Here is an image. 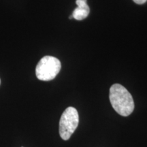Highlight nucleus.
Returning <instances> with one entry per match:
<instances>
[{
    "instance_id": "obj_1",
    "label": "nucleus",
    "mask_w": 147,
    "mask_h": 147,
    "mask_svg": "<svg viewBox=\"0 0 147 147\" xmlns=\"http://www.w3.org/2000/svg\"><path fill=\"white\" fill-rule=\"evenodd\" d=\"M109 98L114 110L123 117L133 113L134 102L130 93L120 84H114L110 89Z\"/></svg>"
},
{
    "instance_id": "obj_3",
    "label": "nucleus",
    "mask_w": 147,
    "mask_h": 147,
    "mask_svg": "<svg viewBox=\"0 0 147 147\" xmlns=\"http://www.w3.org/2000/svg\"><path fill=\"white\" fill-rule=\"evenodd\" d=\"M79 123V115L77 110L68 107L64 110L59 121V135L63 140H68Z\"/></svg>"
},
{
    "instance_id": "obj_8",
    "label": "nucleus",
    "mask_w": 147,
    "mask_h": 147,
    "mask_svg": "<svg viewBox=\"0 0 147 147\" xmlns=\"http://www.w3.org/2000/svg\"><path fill=\"white\" fill-rule=\"evenodd\" d=\"M22 147H23V146H22Z\"/></svg>"
},
{
    "instance_id": "obj_4",
    "label": "nucleus",
    "mask_w": 147,
    "mask_h": 147,
    "mask_svg": "<svg viewBox=\"0 0 147 147\" xmlns=\"http://www.w3.org/2000/svg\"><path fill=\"white\" fill-rule=\"evenodd\" d=\"M77 8H75L71 15L73 18L82 21L89 16L90 9L87 3V0H76Z\"/></svg>"
},
{
    "instance_id": "obj_5",
    "label": "nucleus",
    "mask_w": 147,
    "mask_h": 147,
    "mask_svg": "<svg viewBox=\"0 0 147 147\" xmlns=\"http://www.w3.org/2000/svg\"><path fill=\"white\" fill-rule=\"evenodd\" d=\"M133 1L135 2L136 3H137V4H144L147 1V0H133Z\"/></svg>"
},
{
    "instance_id": "obj_2",
    "label": "nucleus",
    "mask_w": 147,
    "mask_h": 147,
    "mask_svg": "<svg viewBox=\"0 0 147 147\" xmlns=\"http://www.w3.org/2000/svg\"><path fill=\"white\" fill-rule=\"evenodd\" d=\"M61 64L57 58L52 56L42 57L36 68V77L42 81H50L57 76Z\"/></svg>"
},
{
    "instance_id": "obj_6",
    "label": "nucleus",
    "mask_w": 147,
    "mask_h": 147,
    "mask_svg": "<svg viewBox=\"0 0 147 147\" xmlns=\"http://www.w3.org/2000/svg\"><path fill=\"white\" fill-rule=\"evenodd\" d=\"M69 19H71V18H73V16H72V15L69 16Z\"/></svg>"
},
{
    "instance_id": "obj_7",
    "label": "nucleus",
    "mask_w": 147,
    "mask_h": 147,
    "mask_svg": "<svg viewBox=\"0 0 147 147\" xmlns=\"http://www.w3.org/2000/svg\"><path fill=\"white\" fill-rule=\"evenodd\" d=\"M0 84H1V80H0Z\"/></svg>"
}]
</instances>
